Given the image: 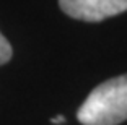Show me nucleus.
Instances as JSON below:
<instances>
[{
    "label": "nucleus",
    "mask_w": 127,
    "mask_h": 125,
    "mask_svg": "<svg viewBox=\"0 0 127 125\" xmlns=\"http://www.w3.org/2000/svg\"><path fill=\"white\" fill-rule=\"evenodd\" d=\"M82 125H119L127 120V73L98 85L80 106Z\"/></svg>",
    "instance_id": "nucleus-1"
},
{
    "label": "nucleus",
    "mask_w": 127,
    "mask_h": 125,
    "mask_svg": "<svg viewBox=\"0 0 127 125\" xmlns=\"http://www.w3.org/2000/svg\"><path fill=\"white\" fill-rule=\"evenodd\" d=\"M59 5L70 18L86 23H99L127 11V0H59Z\"/></svg>",
    "instance_id": "nucleus-2"
},
{
    "label": "nucleus",
    "mask_w": 127,
    "mask_h": 125,
    "mask_svg": "<svg viewBox=\"0 0 127 125\" xmlns=\"http://www.w3.org/2000/svg\"><path fill=\"white\" fill-rule=\"evenodd\" d=\"M13 55V49H11L10 42L7 41V37L0 33V65H5Z\"/></svg>",
    "instance_id": "nucleus-3"
},
{
    "label": "nucleus",
    "mask_w": 127,
    "mask_h": 125,
    "mask_svg": "<svg viewBox=\"0 0 127 125\" xmlns=\"http://www.w3.org/2000/svg\"><path fill=\"white\" fill-rule=\"evenodd\" d=\"M51 122H52V124H64V122H65V117H64V115H57V117L51 119Z\"/></svg>",
    "instance_id": "nucleus-4"
}]
</instances>
